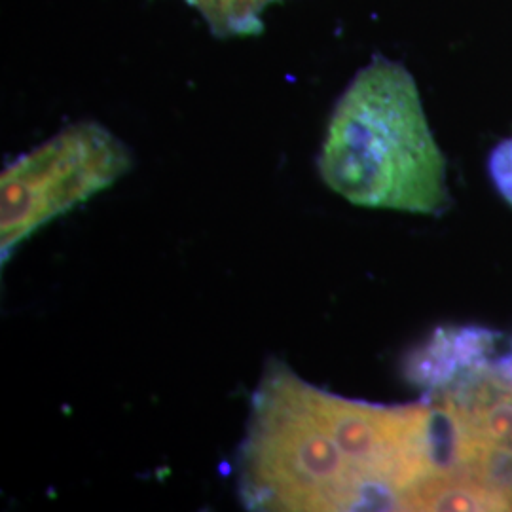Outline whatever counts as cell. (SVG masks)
Masks as SVG:
<instances>
[{
    "mask_svg": "<svg viewBox=\"0 0 512 512\" xmlns=\"http://www.w3.org/2000/svg\"><path fill=\"white\" fill-rule=\"evenodd\" d=\"M317 169L332 192L359 207L412 215L450 207L446 160L418 86L385 57L372 59L340 95Z\"/></svg>",
    "mask_w": 512,
    "mask_h": 512,
    "instance_id": "cell-1",
    "label": "cell"
},
{
    "mask_svg": "<svg viewBox=\"0 0 512 512\" xmlns=\"http://www.w3.org/2000/svg\"><path fill=\"white\" fill-rule=\"evenodd\" d=\"M247 511H368L359 476L330 433L319 387L270 359L251 399L236 458Z\"/></svg>",
    "mask_w": 512,
    "mask_h": 512,
    "instance_id": "cell-2",
    "label": "cell"
},
{
    "mask_svg": "<svg viewBox=\"0 0 512 512\" xmlns=\"http://www.w3.org/2000/svg\"><path fill=\"white\" fill-rule=\"evenodd\" d=\"M133 165L129 148L105 126L78 122L19 156L0 179V258L48 222L118 183Z\"/></svg>",
    "mask_w": 512,
    "mask_h": 512,
    "instance_id": "cell-3",
    "label": "cell"
},
{
    "mask_svg": "<svg viewBox=\"0 0 512 512\" xmlns=\"http://www.w3.org/2000/svg\"><path fill=\"white\" fill-rule=\"evenodd\" d=\"M499 336L478 325L439 327L404 361V378L425 393L439 395L494 361Z\"/></svg>",
    "mask_w": 512,
    "mask_h": 512,
    "instance_id": "cell-4",
    "label": "cell"
},
{
    "mask_svg": "<svg viewBox=\"0 0 512 512\" xmlns=\"http://www.w3.org/2000/svg\"><path fill=\"white\" fill-rule=\"evenodd\" d=\"M220 37L249 35L260 29V16L277 0H186Z\"/></svg>",
    "mask_w": 512,
    "mask_h": 512,
    "instance_id": "cell-5",
    "label": "cell"
},
{
    "mask_svg": "<svg viewBox=\"0 0 512 512\" xmlns=\"http://www.w3.org/2000/svg\"><path fill=\"white\" fill-rule=\"evenodd\" d=\"M488 169L497 192L512 205V137L494 148Z\"/></svg>",
    "mask_w": 512,
    "mask_h": 512,
    "instance_id": "cell-6",
    "label": "cell"
}]
</instances>
